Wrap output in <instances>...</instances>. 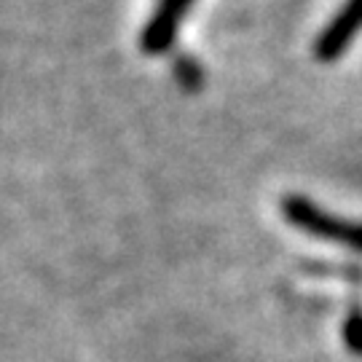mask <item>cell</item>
<instances>
[{"label":"cell","mask_w":362,"mask_h":362,"mask_svg":"<svg viewBox=\"0 0 362 362\" xmlns=\"http://www.w3.org/2000/svg\"><path fill=\"white\" fill-rule=\"evenodd\" d=\"M282 215L290 226L300 228L303 233H311L317 239L333 242L351 250V252H362V223H351L338 215L325 212L322 207H317L314 202H309L306 196H282Z\"/></svg>","instance_id":"cell-1"},{"label":"cell","mask_w":362,"mask_h":362,"mask_svg":"<svg viewBox=\"0 0 362 362\" xmlns=\"http://www.w3.org/2000/svg\"><path fill=\"white\" fill-rule=\"evenodd\" d=\"M362 30V0H346L341 6V11L327 22L320 38L314 43V57L320 62H336L338 57H344L351 40L360 35Z\"/></svg>","instance_id":"cell-2"},{"label":"cell","mask_w":362,"mask_h":362,"mask_svg":"<svg viewBox=\"0 0 362 362\" xmlns=\"http://www.w3.org/2000/svg\"><path fill=\"white\" fill-rule=\"evenodd\" d=\"M194 0H161V6L156 8V13L151 16V22L143 33V49L148 54H164L175 43L177 35V25L185 16L188 6Z\"/></svg>","instance_id":"cell-3"},{"label":"cell","mask_w":362,"mask_h":362,"mask_svg":"<svg viewBox=\"0 0 362 362\" xmlns=\"http://www.w3.org/2000/svg\"><path fill=\"white\" fill-rule=\"evenodd\" d=\"M346 338H349V344L354 346V349H360V351H362V322H360V320H354V322H349Z\"/></svg>","instance_id":"cell-4"}]
</instances>
